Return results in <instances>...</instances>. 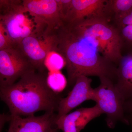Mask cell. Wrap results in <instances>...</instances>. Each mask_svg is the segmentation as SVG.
<instances>
[{"instance_id":"cell-1","label":"cell","mask_w":132,"mask_h":132,"mask_svg":"<svg viewBox=\"0 0 132 132\" xmlns=\"http://www.w3.org/2000/svg\"><path fill=\"white\" fill-rule=\"evenodd\" d=\"M56 32V52L65 61L70 86H74L80 76L107 77L116 80L117 66L101 54L91 38L81 34L68 23H63Z\"/></svg>"},{"instance_id":"cell-2","label":"cell","mask_w":132,"mask_h":132,"mask_svg":"<svg viewBox=\"0 0 132 132\" xmlns=\"http://www.w3.org/2000/svg\"><path fill=\"white\" fill-rule=\"evenodd\" d=\"M46 72L34 70L24 75L14 84L0 88L1 100L10 115H34L39 111L56 112L62 97L49 87Z\"/></svg>"},{"instance_id":"cell-3","label":"cell","mask_w":132,"mask_h":132,"mask_svg":"<svg viewBox=\"0 0 132 132\" xmlns=\"http://www.w3.org/2000/svg\"><path fill=\"white\" fill-rule=\"evenodd\" d=\"M0 24L15 44L24 38L45 33L48 26L24 6L23 1H0Z\"/></svg>"},{"instance_id":"cell-4","label":"cell","mask_w":132,"mask_h":132,"mask_svg":"<svg viewBox=\"0 0 132 132\" xmlns=\"http://www.w3.org/2000/svg\"><path fill=\"white\" fill-rule=\"evenodd\" d=\"M68 24L91 38L101 54L117 66L123 56L122 43L118 30L108 19L98 17Z\"/></svg>"},{"instance_id":"cell-5","label":"cell","mask_w":132,"mask_h":132,"mask_svg":"<svg viewBox=\"0 0 132 132\" xmlns=\"http://www.w3.org/2000/svg\"><path fill=\"white\" fill-rule=\"evenodd\" d=\"M100 79V85L94 89V101L103 113L106 114L107 125L110 128H113L119 121L129 125L125 115V99L116 86L115 82L107 77Z\"/></svg>"},{"instance_id":"cell-6","label":"cell","mask_w":132,"mask_h":132,"mask_svg":"<svg viewBox=\"0 0 132 132\" xmlns=\"http://www.w3.org/2000/svg\"><path fill=\"white\" fill-rule=\"evenodd\" d=\"M57 44L56 31L47 30L41 34L30 36L24 38L18 47L28 59L36 70L45 72V59L50 52H56Z\"/></svg>"},{"instance_id":"cell-7","label":"cell","mask_w":132,"mask_h":132,"mask_svg":"<svg viewBox=\"0 0 132 132\" xmlns=\"http://www.w3.org/2000/svg\"><path fill=\"white\" fill-rule=\"evenodd\" d=\"M34 70L18 46L0 50V88L14 84L24 75Z\"/></svg>"},{"instance_id":"cell-8","label":"cell","mask_w":132,"mask_h":132,"mask_svg":"<svg viewBox=\"0 0 132 132\" xmlns=\"http://www.w3.org/2000/svg\"><path fill=\"white\" fill-rule=\"evenodd\" d=\"M57 113L45 112L40 116H9L7 132H59L55 124Z\"/></svg>"},{"instance_id":"cell-9","label":"cell","mask_w":132,"mask_h":132,"mask_svg":"<svg viewBox=\"0 0 132 132\" xmlns=\"http://www.w3.org/2000/svg\"><path fill=\"white\" fill-rule=\"evenodd\" d=\"M92 80L85 76L77 78L72 90L59 102L57 118L68 114L86 101L94 100V90L91 86Z\"/></svg>"},{"instance_id":"cell-10","label":"cell","mask_w":132,"mask_h":132,"mask_svg":"<svg viewBox=\"0 0 132 132\" xmlns=\"http://www.w3.org/2000/svg\"><path fill=\"white\" fill-rule=\"evenodd\" d=\"M107 0H71L68 13L63 23H72L87 19L105 17Z\"/></svg>"},{"instance_id":"cell-11","label":"cell","mask_w":132,"mask_h":132,"mask_svg":"<svg viewBox=\"0 0 132 132\" xmlns=\"http://www.w3.org/2000/svg\"><path fill=\"white\" fill-rule=\"evenodd\" d=\"M103 114L96 104L91 108H82L57 118L55 124L63 132H80L91 121Z\"/></svg>"},{"instance_id":"cell-12","label":"cell","mask_w":132,"mask_h":132,"mask_svg":"<svg viewBox=\"0 0 132 132\" xmlns=\"http://www.w3.org/2000/svg\"><path fill=\"white\" fill-rule=\"evenodd\" d=\"M23 4L47 24L50 31H56L63 24L57 0H24Z\"/></svg>"},{"instance_id":"cell-13","label":"cell","mask_w":132,"mask_h":132,"mask_svg":"<svg viewBox=\"0 0 132 132\" xmlns=\"http://www.w3.org/2000/svg\"><path fill=\"white\" fill-rule=\"evenodd\" d=\"M115 85L125 101L132 96V52L123 55L118 63Z\"/></svg>"},{"instance_id":"cell-14","label":"cell","mask_w":132,"mask_h":132,"mask_svg":"<svg viewBox=\"0 0 132 132\" xmlns=\"http://www.w3.org/2000/svg\"><path fill=\"white\" fill-rule=\"evenodd\" d=\"M118 30L122 43V52H132V9L111 21Z\"/></svg>"},{"instance_id":"cell-15","label":"cell","mask_w":132,"mask_h":132,"mask_svg":"<svg viewBox=\"0 0 132 132\" xmlns=\"http://www.w3.org/2000/svg\"><path fill=\"white\" fill-rule=\"evenodd\" d=\"M132 9V0H107V14L110 21Z\"/></svg>"},{"instance_id":"cell-16","label":"cell","mask_w":132,"mask_h":132,"mask_svg":"<svg viewBox=\"0 0 132 132\" xmlns=\"http://www.w3.org/2000/svg\"><path fill=\"white\" fill-rule=\"evenodd\" d=\"M47 82L50 88L58 94L65 88L68 81L64 75L59 71L50 72L47 76Z\"/></svg>"},{"instance_id":"cell-17","label":"cell","mask_w":132,"mask_h":132,"mask_svg":"<svg viewBox=\"0 0 132 132\" xmlns=\"http://www.w3.org/2000/svg\"><path fill=\"white\" fill-rule=\"evenodd\" d=\"M65 65L64 57L55 51L50 52L45 59V67L50 72L60 71Z\"/></svg>"},{"instance_id":"cell-18","label":"cell","mask_w":132,"mask_h":132,"mask_svg":"<svg viewBox=\"0 0 132 132\" xmlns=\"http://www.w3.org/2000/svg\"><path fill=\"white\" fill-rule=\"evenodd\" d=\"M17 46L11 39L3 26L0 24V50L16 47Z\"/></svg>"},{"instance_id":"cell-19","label":"cell","mask_w":132,"mask_h":132,"mask_svg":"<svg viewBox=\"0 0 132 132\" xmlns=\"http://www.w3.org/2000/svg\"><path fill=\"white\" fill-rule=\"evenodd\" d=\"M124 109L125 113L126 112L128 114L127 119L130 123V121L132 120V95L125 101Z\"/></svg>"},{"instance_id":"cell-20","label":"cell","mask_w":132,"mask_h":132,"mask_svg":"<svg viewBox=\"0 0 132 132\" xmlns=\"http://www.w3.org/2000/svg\"><path fill=\"white\" fill-rule=\"evenodd\" d=\"M130 123H131V125H132V120L130 121Z\"/></svg>"}]
</instances>
